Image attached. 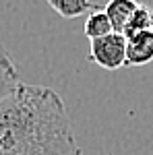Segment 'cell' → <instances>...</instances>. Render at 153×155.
I'll use <instances>...</instances> for the list:
<instances>
[{
  "label": "cell",
  "mask_w": 153,
  "mask_h": 155,
  "mask_svg": "<svg viewBox=\"0 0 153 155\" xmlns=\"http://www.w3.org/2000/svg\"><path fill=\"white\" fill-rule=\"evenodd\" d=\"M21 83L23 81H21V74H19V68H17L12 56L0 46V99L6 97Z\"/></svg>",
  "instance_id": "cell-5"
},
{
  "label": "cell",
  "mask_w": 153,
  "mask_h": 155,
  "mask_svg": "<svg viewBox=\"0 0 153 155\" xmlns=\"http://www.w3.org/2000/svg\"><path fill=\"white\" fill-rule=\"evenodd\" d=\"M112 23L108 19V15L104 12V8L99 11H93L87 15V21H85V35L91 39H97V37H104L108 33H112Z\"/></svg>",
  "instance_id": "cell-8"
},
{
  "label": "cell",
  "mask_w": 153,
  "mask_h": 155,
  "mask_svg": "<svg viewBox=\"0 0 153 155\" xmlns=\"http://www.w3.org/2000/svg\"><path fill=\"white\" fill-rule=\"evenodd\" d=\"M153 62V31H139L126 37V66Z\"/></svg>",
  "instance_id": "cell-3"
},
{
  "label": "cell",
  "mask_w": 153,
  "mask_h": 155,
  "mask_svg": "<svg viewBox=\"0 0 153 155\" xmlns=\"http://www.w3.org/2000/svg\"><path fill=\"white\" fill-rule=\"evenodd\" d=\"M89 58L106 71H118V68L126 66V37L122 33L112 31L104 37L91 39Z\"/></svg>",
  "instance_id": "cell-2"
},
{
  "label": "cell",
  "mask_w": 153,
  "mask_h": 155,
  "mask_svg": "<svg viewBox=\"0 0 153 155\" xmlns=\"http://www.w3.org/2000/svg\"><path fill=\"white\" fill-rule=\"evenodd\" d=\"M0 155H83L60 93L21 83L0 99Z\"/></svg>",
  "instance_id": "cell-1"
},
{
  "label": "cell",
  "mask_w": 153,
  "mask_h": 155,
  "mask_svg": "<svg viewBox=\"0 0 153 155\" xmlns=\"http://www.w3.org/2000/svg\"><path fill=\"white\" fill-rule=\"evenodd\" d=\"M137 6H139V0H108L106 6H101V8L108 15L112 29L116 33H122L132 17V12L137 11Z\"/></svg>",
  "instance_id": "cell-4"
},
{
  "label": "cell",
  "mask_w": 153,
  "mask_h": 155,
  "mask_svg": "<svg viewBox=\"0 0 153 155\" xmlns=\"http://www.w3.org/2000/svg\"><path fill=\"white\" fill-rule=\"evenodd\" d=\"M139 31H153V11H151V6H147L145 2H139V6L132 12V17L126 23L122 35L128 37L132 33H139Z\"/></svg>",
  "instance_id": "cell-7"
},
{
  "label": "cell",
  "mask_w": 153,
  "mask_h": 155,
  "mask_svg": "<svg viewBox=\"0 0 153 155\" xmlns=\"http://www.w3.org/2000/svg\"><path fill=\"white\" fill-rule=\"evenodd\" d=\"M48 4L52 6V11H56L64 19H77L101 8L93 0H48Z\"/></svg>",
  "instance_id": "cell-6"
}]
</instances>
